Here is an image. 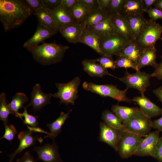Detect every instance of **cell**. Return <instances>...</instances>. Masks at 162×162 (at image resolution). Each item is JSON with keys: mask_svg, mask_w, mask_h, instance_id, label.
<instances>
[{"mask_svg": "<svg viewBox=\"0 0 162 162\" xmlns=\"http://www.w3.org/2000/svg\"><path fill=\"white\" fill-rule=\"evenodd\" d=\"M32 14L24 0H0V20L6 32L18 27Z\"/></svg>", "mask_w": 162, "mask_h": 162, "instance_id": "cell-1", "label": "cell"}, {"mask_svg": "<svg viewBox=\"0 0 162 162\" xmlns=\"http://www.w3.org/2000/svg\"><path fill=\"white\" fill-rule=\"evenodd\" d=\"M69 46L55 43H43L40 45L27 49L34 59L40 64L48 65L62 61Z\"/></svg>", "mask_w": 162, "mask_h": 162, "instance_id": "cell-2", "label": "cell"}, {"mask_svg": "<svg viewBox=\"0 0 162 162\" xmlns=\"http://www.w3.org/2000/svg\"><path fill=\"white\" fill-rule=\"evenodd\" d=\"M84 89L103 97H109L119 102L130 103L132 101L127 95V89L122 90L112 85H99L84 82L82 84Z\"/></svg>", "mask_w": 162, "mask_h": 162, "instance_id": "cell-3", "label": "cell"}, {"mask_svg": "<svg viewBox=\"0 0 162 162\" xmlns=\"http://www.w3.org/2000/svg\"><path fill=\"white\" fill-rule=\"evenodd\" d=\"M162 26L156 21L147 20L145 25L134 40L143 49L155 46L158 40L161 39Z\"/></svg>", "mask_w": 162, "mask_h": 162, "instance_id": "cell-4", "label": "cell"}, {"mask_svg": "<svg viewBox=\"0 0 162 162\" xmlns=\"http://www.w3.org/2000/svg\"><path fill=\"white\" fill-rule=\"evenodd\" d=\"M80 82V77L76 76L67 83H56L58 91L54 94L53 97L59 99L61 103L67 105L69 104L74 105L78 98V90Z\"/></svg>", "mask_w": 162, "mask_h": 162, "instance_id": "cell-5", "label": "cell"}, {"mask_svg": "<svg viewBox=\"0 0 162 162\" xmlns=\"http://www.w3.org/2000/svg\"><path fill=\"white\" fill-rule=\"evenodd\" d=\"M151 74L140 70L130 74L126 70L124 75L122 77L116 78L124 83L128 89L133 88L136 89L141 95H144L147 88L150 85V79Z\"/></svg>", "mask_w": 162, "mask_h": 162, "instance_id": "cell-6", "label": "cell"}, {"mask_svg": "<svg viewBox=\"0 0 162 162\" xmlns=\"http://www.w3.org/2000/svg\"><path fill=\"white\" fill-rule=\"evenodd\" d=\"M130 40L117 33L101 37L100 47L103 56H118L122 48Z\"/></svg>", "mask_w": 162, "mask_h": 162, "instance_id": "cell-7", "label": "cell"}, {"mask_svg": "<svg viewBox=\"0 0 162 162\" xmlns=\"http://www.w3.org/2000/svg\"><path fill=\"white\" fill-rule=\"evenodd\" d=\"M152 123L151 118L138 108L134 116L123 124L125 130L145 137L152 128Z\"/></svg>", "mask_w": 162, "mask_h": 162, "instance_id": "cell-8", "label": "cell"}, {"mask_svg": "<svg viewBox=\"0 0 162 162\" xmlns=\"http://www.w3.org/2000/svg\"><path fill=\"white\" fill-rule=\"evenodd\" d=\"M142 137L127 131H124L121 137L117 151L123 159L135 155Z\"/></svg>", "mask_w": 162, "mask_h": 162, "instance_id": "cell-9", "label": "cell"}, {"mask_svg": "<svg viewBox=\"0 0 162 162\" xmlns=\"http://www.w3.org/2000/svg\"><path fill=\"white\" fill-rule=\"evenodd\" d=\"M160 131L156 130L149 132L142 138L138 145L135 155L141 156L154 157L158 142L160 138Z\"/></svg>", "mask_w": 162, "mask_h": 162, "instance_id": "cell-10", "label": "cell"}, {"mask_svg": "<svg viewBox=\"0 0 162 162\" xmlns=\"http://www.w3.org/2000/svg\"><path fill=\"white\" fill-rule=\"evenodd\" d=\"M100 141L105 142L117 151L121 135L124 131L110 126L104 122L100 124Z\"/></svg>", "mask_w": 162, "mask_h": 162, "instance_id": "cell-11", "label": "cell"}, {"mask_svg": "<svg viewBox=\"0 0 162 162\" xmlns=\"http://www.w3.org/2000/svg\"><path fill=\"white\" fill-rule=\"evenodd\" d=\"M38 155V160L43 162H62L55 143L45 144L42 146L34 147L33 150Z\"/></svg>", "mask_w": 162, "mask_h": 162, "instance_id": "cell-12", "label": "cell"}, {"mask_svg": "<svg viewBox=\"0 0 162 162\" xmlns=\"http://www.w3.org/2000/svg\"><path fill=\"white\" fill-rule=\"evenodd\" d=\"M53 95L51 93L46 94L43 92L40 85L36 84L33 88L30 101L26 106H31L35 110H40L42 107L50 103Z\"/></svg>", "mask_w": 162, "mask_h": 162, "instance_id": "cell-13", "label": "cell"}, {"mask_svg": "<svg viewBox=\"0 0 162 162\" xmlns=\"http://www.w3.org/2000/svg\"><path fill=\"white\" fill-rule=\"evenodd\" d=\"M140 106V109L147 116L150 118L162 115V108L158 106L145 95L136 96L131 99Z\"/></svg>", "mask_w": 162, "mask_h": 162, "instance_id": "cell-14", "label": "cell"}, {"mask_svg": "<svg viewBox=\"0 0 162 162\" xmlns=\"http://www.w3.org/2000/svg\"><path fill=\"white\" fill-rule=\"evenodd\" d=\"M57 32L38 24L33 35L24 44L23 46L27 49L38 45L46 39L56 34Z\"/></svg>", "mask_w": 162, "mask_h": 162, "instance_id": "cell-15", "label": "cell"}, {"mask_svg": "<svg viewBox=\"0 0 162 162\" xmlns=\"http://www.w3.org/2000/svg\"><path fill=\"white\" fill-rule=\"evenodd\" d=\"M32 130L29 129L22 131L19 133L17 137L20 141L19 145L14 152L9 155L10 159L9 162H12L16 155L21 153L24 150L35 144L37 139L32 134Z\"/></svg>", "mask_w": 162, "mask_h": 162, "instance_id": "cell-16", "label": "cell"}, {"mask_svg": "<svg viewBox=\"0 0 162 162\" xmlns=\"http://www.w3.org/2000/svg\"><path fill=\"white\" fill-rule=\"evenodd\" d=\"M50 11L59 31L77 22L70 12L61 6Z\"/></svg>", "mask_w": 162, "mask_h": 162, "instance_id": "cell-17", "label": "cell"}, {"mask_svg": "<svg viewBox=\"0 0 162 162\" xmlns=\"http://www.w3.org/2000/svg\"><path fill=\"white\" fill-rule=\"evenodd\" d=\"M83 28L79 42L89 46L99 54L103 56L100 47V37L96 33L83 25Z\"/></svg>", "mask_w": 162, "mask_h": 162, "instance_id": "cell-18", "label": "cell"}, {"mask_svg": "<svg viewBox=\"0 0 162 162\" xmlns=\"http://www.w3.org/2000/svg\"><path fill=\"white\" fill-rule=\"evenodd\" d=\"M110 16L116 33L128 39H133L126 16L122 13Z\"/></svg>", "mask_w": 162, "mask_h": 162, "instance_id": "cell-19", "label": "cell"}, {"mask_svg": "<svg viewBox=\"0 0 162 162\" xmlns=\"http://www.w3.org/2000/svg\"><path fill=\"white\" fill-rule=\"evenodd\" d=\"M143 50L134 40L131 39L122 48L118 56L128 58L137 66Z\"/></svg>", "mask_w": 162, "mask_h": 162, "instance_id": "cell-20", "label": "cell"}, {"mask_svg": "<svg viewBox=\"0 0 162 162\" xmlns=\"http://www.w3.org/2000/svg\"><path fill=\"white\" fill-rule=\"evenodd\" d=\"M83 70L92 76L102 77L106 75L117 77L110 74L107 69L104 68L94 59H85L82 61Z\"/></svg>", "mask_w": 162, "mask_h": 162, "instance_id": "cell-21", "label": "cell"}, {"mask_svg": "<svg viewBox=\"0 0 162 162\" xmlns=\"http://www.w3.org/2000/svg\"><path fill=\"white\" fill-rule=\"evenodd\" d=\"M83 26L82 23L76 22L61 28L59 31L68 42L75 44L79 42Z\"/></svg>", "mask_w": 162, "mask_h": 162, "instance_id": "cell-22", "label": "cell"}, {"mask_svg": "<svg viewBox=\"0 0 162 162\" xmlns=\"http://www.w3.org/2000/svg\"><path fill=\"white\" fill-rule=\"evenodd\" d=\"M157 50L155 46L143 49L142 53L137 65L138 70L142 68L150 66L155 68L158 63L156 62Z\"/></svg>", "mask_w": 162, "mask_h": 162, "instance_id": "cell-23", "label": "cell"}, {"mask_svg": "<svg viewBox=\"0 0 162 162\" xmlns=\"http://www.w3.org/2000/svg\"><path fill=\"white\" fill-rule=\"evenodd\" d=\"M39 24L56 32L59 31L50 10L46 7L43 8L35 12Z\"/></svg>", "mask_w": 162, "mask_h": 162, "instance_id": "cell-24", "label": "cell"}, {"mask_svg": "<svg viewBox=\"0 0 162 162\" xmlns=\"http://www.w3.org/2000/svg\"><path fill=\"white\" fill-rule=\"evenodd\" d=\"M144 12L142 0H125L122 13L126 17L143 15Z\"/></svg>", "mask_w": 162, "mask_h": 162, "instance_id": "cell-25", "label": "cell"}, {"mask_svg": "<svg viewBox=\"0 0 162 162\" xmlns=\"http://www.w3.org/2000/svg\"><path fill=\"white\" fill-rule=\"evenodd\" d=\"M138 109L137 107H131L115 104L112 106L111 110L123 124L134 116Z\"/></svg>", "mask_w": 162, "mask_h": 162, "instance_id": "cell-26", "label": "cell"}, {"mask_svg": "<svg viewBox=\"0 0 162 162\" xmlns=\"http://www.w3.org/2000/svg\"><path fill=\"white\" fill-rule=\"evenodd\" d=\"M88 27L96 33L100 37L116 33L111 17L109 15L96 25Z\"/></svg>", "mask_w": 162, "mask_h": 162, "instance_id": "cell-27", "label": "cell"}, {"mask_svg": "<svg viewBox=\"0 0 162 162\" xmlns=\"http://www.w3.org/2000/svg\"><path fill=\"white\" fill-rule=\"evenodd\" d=\"M131 31L132 38L135 40L146 23L147 20L143 15L126 17Z\"/></svg>", "mask_w": 162, "mask_h": 162, "instance_id": "cell-28", "label": "cell"}, {"mask_svg": "<svg viewBox=\"0 0 162 162\" xmlns=\"http://www.w3.org/2000/svg\"><path fill=\"white\" fill-rule=\"evenodd\" d=\"M108 15L99 8L89 11L82 23L83 25L91 26L98 24Z\"/></svg>", "mask_w": 162, "mask_h": 162, "instance_id": "cell-29", "label": "cell"}, {"mask_svg": "<svg viewBox=\"0 0 162 162\" xmlns=\"http://www.w3.org/2000/svg\"><path fill=\"white\" fill-rule=\"evenodd\" d=\"M70 112L66 113L64 112H61L59 116L54 122L47 124L46 126L50 131L48 136L50 137L53 139L60 133L63 125L69 117Z\"/></svg>", "mask_w": 162, "mask_h": 162, "instance_id": "cell-30", "label": "cell"}, {"mask_svg": "<svg viewBox=\"0 0 162 162\" xmlns=\"http://www.w3.org/2000/svg\"><path fill=\"white\" fill-rule=\"evenodd\" d=\"M102 118L104 122L108 125L125 131L123 124L113 112L108 110H105L102 113Z\"/></svg>", "mask_w": 162, "mask_h": 162, "instance_id": "cell-31", "label": "cell"}, {"mask_svg": "<svg viewBox=\"0 0 162 162\" xmlns=\"http://www.w3.org/2000/svg\"><path fill=\"white\" fill-rule=\"evenodd\" d=\"M8 105L11 110L14 113L15 116L20 117L19 110L23 107L24 105L28 101L26 94L22 92H17L12 98Z\"/></svg>", "mask_w": 162, "mask_h": 162, "instance_id": "cell-32", "label": "cell"}, {"mask_svg": "<svg viewBox=\"0 0 162 162\" xmlns=\"http://www.w3.org/2000/svg\"><path fill=\"white\" fill-rule=\"evenodd\" d=\"M77 22L82 23L89 10L79 0L69 10Z\"/></svg>", "mask_w": 162, "mask_h": 162, "instance_id": "cell-33", "label": "cell"}, {"mask_svg": "<svg viewBox=\"0 0 162 162\" xmlns=\"http://www.w3.org/2000/svg\"><path fill=\"white\" fill-rule=\"evenodd\" d=\"M10 114L15 116L7 103L6 94L2 93L0 95V119L3 121L4 125L9 124L8 117Z\"/></svg>", "mask_w": 162, "mask_h": 162, "instance_id": "cell-34", "label": "cell"}, {"mask_svg": "<svg viewBox=\"0 0 162 162\" xmlns=\"http://www.w3.org/2000/svg\"><path fill=\"white\" fill-rule=\"evenodd\" d=\"M125 0H110L106 12L108 15L112 16L122 13Z\"/></svg>", "mask_w": 162, "mask_h": 162, "instance_id": "cell-35", "label": "cell"}, {"mask_svg": "<svg viewBox=\"0 0 162 162\" xmlns=\"http://www.w3.org/2000/svg\"><path fill=\"white\" fill-rule=\"evenodd\" d=\"M115 61L117 68H131L138 70L137 66L131 60L125 57L118 56Z\"/></svg>", "mask_w": 162, "mask_h": 162, "instance_id": "cell-36", "label": "cell"}, {"mask_svg": "<svg viewBox=\"0 0 162 162\" xmlns=\"http://www.w3.org/2000/svg\"><path fill=\"white\" fill-rule=\"evenodd\" d=\"M27 107H24V111L22 113H20V118L24 117V123L29 125L31 128H36L38 126V117L29 114L27 111Z\"/></svg>", "mask_w": 162, "mask_h": 162, "instance_id": "cell-37", "label": "cell"}, {"mask_svg": "<svg viewBox=\"0 0 162 162\" xmlns=\"http://www.w3.org/2000/svg\"><path fill=\"white\" fill-rule=\"evenodd\" d=\"M94 60L106 69L110 68L112 70L117 69L115 61L112 57L102 56Z\"/></svg>", "mask_w": 162, "mask_h": 162, "instance_id": "cell-38", "label": "cell"}, {"mask_svg": "<svg viewBox=\"0 0 162 162\" xmlns=\"http://www.w3.org/2000/svg\"><path fill=\"white\" fill-rule=\"evenodd\" d=\"M5 132L1 139L3 138L11 141L14 138L17 134V131L15 127L12 124H4Z\"/></svg>", "mask_w": 162, "mask_h": 162, "instance_id": "cell-39", "label": "cell"}, {"mask_svg": "<svg viewBox=\"0 0 162 162\" xmlns=\"http://www.w3.org/2000/svg\"><path fill=\"white\" fill-rule=\"evenodd\" d=\"M32 14L40 9L46 7L43 0H24Z\"/></svg>", "mask_w": 162, "mask_h": 162, "instance_id": "cell-40", "label": "cell"}, {"mask_svg": "<svg viewBox=\"0 0 162 162\" xmlns=\"http://www.w3.org/2000/svg\"><path fill=\"white\" fill-rule=\"evenodd\" d=\"M144 11L148 14L150 19L152 20L156 21L158 19H162V10L155 7L145 10Z\"/></svg>", "mask_w": 162, "mask_h": 162, "instance_id": "cell-41", "label": "cell"}, {"mask_svg": "<svg viewBox=\"0 0 162 162\" xmlns=\"http://www.w3.org/2000/svg\"><path fill=\"white\" fill-rule=\"evenodd\" d=\"M153 158L159 162H162V135L157 143Z\"/></svg>", "mask_w": 162, "mask_h": 162, "instance_id": "cell-42", "label": "cell"}, {"mask_svg": "<svg viewBox=\"0 0 162 162\" xmlns=\"http://www.w3.org/2000/svg\"><path fill=\"white\" fill-rule=\"evenodd\" d=\"M89 11L99 8L98 0H79Z\"/></svg>", "mask_w": 162, "mask_h": 162, "instance_id": "cell-43", "label": "cell"}, {"mask_svg": "<svg viewBox=\"0 0 162 162\" xmlns=\"http://www.w3.org/2000/svg\"><path fill=\"white\" fill-rule=\"evenodd\" d=\"M46 8L53 10L61 6L62 0H43Z\"/></svg>", "mask_w": 162, "mask_h": 162, "instance_id": "cell-44", "label": "cell"}, {"mask_svg": "<svg viewBox=\"0 0 162 162\" xmlns=\"http://www.w3.org/2000/svg\"><path fill=\"white\" fill-rule=\"evenodd\" d=\"M161 58V62L158 64L154 72L151 74V77H155L159 80H162V56Z\"/></svg>", "mask_w": 162, "mask_h": 162, "instance_id": "cell-45", "label": "cell"}, {"mask_svg": "<svg viewBox=\"0 0 162 162\" xmlns=\"http://www.w3.org/2000/svg\"><path fill=\"white\" fill-rule=\"evenodd\" d=\"M16 162H35L34 158L29 152H26Z\"/></svg>", "mask_w": 162, "mask_h": 162, "instance_id": "cell-46", "label": "cell"}, {"mask_svg": "<svg viewBox=\"0 0 162 162\" xmlns=\"http://www.w3.org/2000/svg\"><path fill=\"white\" fill-rule=\"evenodd\" d=\"M77 1L78 0H62L61 6L69 10Z\"/></svg>", "mask_w": 162, "mask_h": 162, "instance_id": "cell-47", "label": "cell"}, {"mask_svg": "<svg viewBox=\"0 0 162 162\" xmlns=\"http://www.w3.org/2000/svg\"><path fill=\"white\" fill-rule=\"evenodd\" d=\"M152 128L161 132L162 134V115L159 118L152 121Z\"/></svg>", "mask_w": 162, "mask_h": 162, "instance_id": "cell-48", "label": "cell"}, {"mask_svg": "<svg viewBox=\"0 0 162 162\" xmlns=\"http://www.w3.org/2000/svg\"><path fill=\"white\" fill-rule=\"evenodd\" d=\"M157 1V0H142L144 11L152 8L153 5L154 6Z\"/></svg>", "mask_w": 162, "mask_h": 162, "instance_id": "cell-49", "label": "cell"}, {"mask_svg": "<svg viewBox=\"0 0 162 162\" xmlns=\"http://www.w3.org/2000/svg\"><path fill=\"white\" fill-rule=\"evenodd\" d=\"M98 1L99 8L106 12L110 0H98Z\"/></svg>", "mask_w": 162, "mask_h": 162, "instance_id": "cell-50", "label": "cell"}, {"mask_svg": "<svg viewBox=\"0 0 162 162\" xmlns=\"http://www.w3.org/2000/svg\"><path fill=\"white\" fill-rule=\"evenodd\" d=\"M153 92L162 104V85L153 90Z\"/></svg>", "mask_w": 162, "mask_h": 162, "instance_id": "cell-51", "label": "cell"}, {"mask_svg": "<svg viewBox=\"0 0 162 162\" xmlns=\"http://www.w3.org/2000/svg\"><path fill=\"white\" fill-rule=\"evenodd\" d=\"M154 6L155 8L162 10V0H157Z\"/></svg>", "mask_w": 162, "mask_h": 162, "instance_id": "cell-52", "label": "cell"}, {"mask_svg": "<svg viewBox=\"0 0 162 162\" xmlns=\"http://www.w3.org/2000/svg\"><path fill=\"white\" fill-rule=\"evenodd\" d=\"M160 39L162 40V38H161Z\"/></svg>", "mask_w": 162, "mask_h": 162, "instance_id": "cell-53", "label": "cell"}]
</instances>
